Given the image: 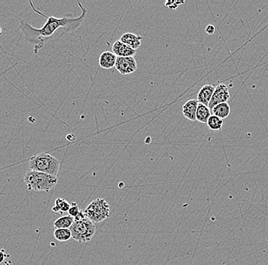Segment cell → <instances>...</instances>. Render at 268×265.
I'll use <instances>...</instances> for the list:
<instances>
[{"label": "cell", "mask_w": 268, "mask_h": 265, "mask_svg": "<svg viewBox=\"0 0 268 265\" xmlns=\"http://www.w3.org/2000/svg\"><path fill=\"white\" fill-rule=\"evenodd\" d=\"M80 211L81 210H80L79 205H77L76 202H72V203H71V209H69L68 213H69L70 216L75 218V217L80 214Z\"/></svg>", "instance_id": "d6986e66"}, {"label": "cell", "mask_w": 268, "mask_h": 265, "mask_svg": "<svg viewBox=\"0 0 268 265\" xmlns=\"http://www.w3.org/2000/svg\"><path fill=\"white\" fill-rule=\"evenodd\" d=\"M2 34V27L0 26V35Z\"/></svg>", "instance_id": "cb8c5ba5"}, {"label": "cell", "mask_w": 268, "mask_h": 265, "mask_svg": "<svg viewBox=\"0 0 268 265\" xmlns=\"http://www.w3.org/2000/svg\"><path fill=\"white\" fill-rule=\"evenodd\" d=\"M211 116V110L209 107L204 104H198L196 110V121L201 123H208L209 118Z\"/></svg>", "instance_id": "4fadbf2b"}, {"label": "cell", "mask_w": 268, "mask_h": 265, "mask_svg": "<svg viewBox=\"0 0 268 265\" xmlns=\"http://www.w3.org/2000/svg\"><path fill=\"white\" fill-rule=\"evenodd\" d=\"M53 235H54L55 239L59 242H66L72 238V233L70 229H56Z\"/></svg>", "instance_id": "e0dca14e"}, {"label": "cell", "mask_w": 268, "mask_h": 265, "mask_svg": "<svg viewBox=\"0 0 268 265\" xmlns=\"http://www.w3.org/2000/svg\"><path fill=\"white\" fill-rule=\"evenodd\" d=\"M112 51L114 55L117 57H134L136 55L137 50L130 48L126 44H123V42L119 40V41H115L112 46Z\"/></svg>", "instance_id": "30bf717a"}, {"label": "cell", "mask_w": 268, "mask_h": 265, "mask_svg": "<svg viewBox=\"0 0 268 265\" xmlns=\"http://www.w3.org/2000/svg\"><path fill=\"white\" fill-rule=\"evenodd\" d=\"M229 99H230V93H229V88L226 85L220 83L215 88L214 95L208 107L210 110H212L213 108L218 104L228 102Z\"/></svg>", "instance_id": "52a82bcc"}, {"label": "cell", "mask_w": 268, "mask_h": 265, "mask_svg": "<svg viewBox=\"0 0 268 265\" xmlns=\"http://www.w3.org/2000/svg\"><path fill=\"white\" fill-rule=\"evenodd\" d=\"M115 68L122 75H129L138 70V63L134 57H117Z\"/></svg>", "instance_id": "8992f818"}, {"label": "cell", "mask_w": 268, "mask_h": 265, "mask_svg": "<svg viewBox=\"0 0 268 265\" xmlns=\"http://www.w3.org/2000/svg\"><path fill=\"white\" fill-rule=\"evenodd\" d=\"M198 104L199 102L196 99H190L184 103L182 107V113L186 119L190 121H196V113Z\"/></svg>", "instance_id": "8fae6325"}, {"label": "cell", "mask_w": 268, "mask_h": 265, "mask_svg": "<svg viewBox=\"0 0 268 265\" xmlns=\"http://www.w3.org/2000/svg\"><path fill=\"white\" fill-rule=\"evenodd\" d=\"M31 8L37 13L44 16L47 19V22L41 28H36L31 26L29 23L24 20H21L20 29L25 35V39L31 45L34 46V53L38 54L45 44V41L55 35L56 32L62 28L65 32H74L81 25L87 16V10L78 2L79 6L82 10L80 16L77 18L62 17L61 19L53 16H46L37 11L31 2H29Z\"/></svg>", "instance_id": "6da1fadb"}, {"label": "cell", "mask_w": 268, "mask_h": 265, "mask_svg": "<svg viewBox=\"0 0 268 265\" xmlns=\"http://www.w3.org/2000/svg\"><path fill=\"white\" fill-rule=\"evenodd\" d=\"M144 39L141 35H137L131 32H126L120 37V41L133 50H138L142 44Z\"/></svg>", "instance_id": "ba28073f"}, {"label": "cell", "mask_w": 268, "mask_h": 265, "mask_svg": "<svg viewBox=\"0 0 268 265\" xmlns=\"http://www.w3.org/2000/svg\"><path fill=\"white\" fill-rule=\"evenodd\" d=\"M59 168V161L47 153L34 156L29 161V170L31 171L44 173L54 177H57Z\"/></svg>", "instance_id": "3957f363"}, {"label": "cell", "mask_w": 268, "mask_h": 265, "mask_svg": "<svg viewBox=\"0 0 268 265\" xmlns=\"http://www.w3.org/2000/svg\"><path fill=\"white\" fill-rule=\"evenodd\" d=\"M223 123H224V122L220 118L217 117V116H214V115H211L207 124H208V127L211 130L221 131L222 129H223Z\"/></svg>", "instance_id": "ac0fdd59"}, {"label": "cell", "mask_w": 268, "mask_h": 265, "mask_svg": "<svg viewBox=\"0 0 268 265\" xmlns=\"http://www.w3.org/2000/svg\"><path fill=\"white\" fill-rule=\"evenodd\" d=\"M117 57L113 52L105 51L100 55L99 65L103 69H111L115 67Z\"/></svg>", "instance_id": "7c38bea8"}, {"label": "cell", "mask_w": 268, "mask_h": 265, "mask_svg": "<svg viewBox=\"0 0 268 265\" xmlns=\"http://www.w3.org/2000/svg\"><path fill=\"white\" fill-rule=\"evenodd\" d=\"M84 212L86 217L91 221L99 223L110 217L111 206L105 199L98 198L88 205Z\"/></svg>", "instance_id": "5b68a950"}, {"label": "cell", "mask_w": 268, "mask_h": 265, "mask_svg": "<svg viewBox=\"0 0 268 265\" xmlns=\"http://www.w3.org/2000/svg\"><path fill=\"white\" fill-rule=\"evenodd\" d=\"M211 112H212L213 115L223 120L230 114L231 109L228 102H224V103L218 104V105L214 107Z\"/></svg>", "instance_id": "5bb4252c"}, {"label": "cell", "mask_w": 268, "mask_h": 265, "mask_svg": "<svg viewBox=\"0 0 268 265\" xmlns=\"http://www.w3.org/2000/svg\"><path fill=\"white\" fill-rule=\"evenodd\" d=\"M214 90H215V87L213 85H205L199 90L196 100L198 101L199 103L204 104V105L208 107L211 99H212Z\"/></svg>", "instance_id": "9c48e42d"}, {"label": "cell", "mask_w": 268, "mask_h": 265, "mask_svg": "<svg viewBox=\"0 0 268 265\" xmlns=\"http://www.w3.org/2000/svg\"><path fill=\"white\" fill-rule=\"evenodd\" d=\"M184 2H180V1H167L165 3V7L167 8L170 9V10H176L178 7L181 5V4H184Z\"/></svg>", "instance_id": "ffe728a7"}, {"label": "cell", "mask_w": 268, "mask_h": 265, "mask_svg": "<svg viewBox=\"0 0 268 265\" xmlns=\"http://www.w3.org/2000/svg\"><path fill=\"white\" fill-rule=\"evenodd\" d=\"M86 218H87V217H86L84 211L81 210L80 211V214L74 218V220H75V221H80V220H83Z\"/></svg>", "instance_id": "603a6c76"}, {"label": "cell", "mask_w": 268, "mask_h": 265, "mask_svg": "<svg viewBox=\"0 0 268 265\" xmlns=\"http://www.w3.org/2000/svg\"><path fill=\"white\" fill-rule=\"evenodd\" d=\"M70 229L73 239L80 243H83L92 240L96 232V226L93 222L86 218L80 221H74Z\"/></svg>", "instance_id": "277c9868"}, {"label": "cell", "mask_w": 268, "mask_h": 265, "mask_svg": "<svg viewBox=\"0 0 268 265\" xmlns=\"http://www.w3.org/2000/svg\"><path fill=\"white\" fill-rule=\"evenodd\" d=\"M71 204L68 201L65 200L62 198H57L55 201V205L52 208V211L54 213H63L68 212L71 209Z\"/></svg>", "instance_id": "2e32d148"}, {"label": "cell", "mask_w": 268, "mask_h": 265, "mask_svg": "<svg viewBox=\"0 0 268 265\" xmlns=\"http://www.w3.org/2000/svg\"><path fill=\"white\" fill-rule=\"evenodd\" d=\"M8 257L9 255L6 252L5 250L0 248V265L2 264L5 261L6 258Z\"/></svg>", "instance_id": "44dd1931"}, {"label": "cell", "mask_w": 268, "mask_h": 265, "mask_svg": "<svg viewBox=\"0 0 268 265\" xmlns=\"http://www.w3.org/2000/svg\"><path fill=\"white\" fill-rule=\"evenodd\" d=\"M74 218L71 216H65V217H60L56 220L53 223V226L55 229H70L74 224Z\"/></svg>", "instance_id": "9a60e30c"}, {"label": "cell", "mask_w": 268, "mask_h": 265, "mask_svg": "<svg viewBox=\"0 0 268 265\" xmlns=\"http://www.w3.org/2000/svg\"><path fill=\"white\" fill-rule=\"evenodd\" d=\"M215 26L213 25H208V26L205 28V32L208 35H214L215 33Z\"/></svg>", "instance_id": "7402d4cb"}, {"label": "cell", "mask_w": 268, "mask_h": 265, "mask_svg": "<svg viewBox=\"0 0 268 265\" xmlns=\"http://www.w3.org/2000/svg\"><path fill=\"white\" fill-rule=\"evenodd\" d=\"M24 181L28 190L50 192L56 187L58 179L57 177L29 170L24 177Z\"/></svg>", "instance_id": "7a4b0ae2"}]
</instances>
